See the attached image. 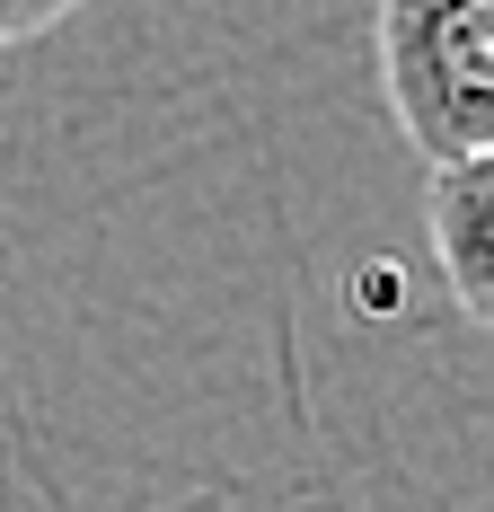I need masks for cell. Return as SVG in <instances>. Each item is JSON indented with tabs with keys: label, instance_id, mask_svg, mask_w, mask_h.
<instances>
[{
	"label": "cell",
	"instance_id": "1",
	"mask_svg": "<svg viewBox=\"0 0 494 512\" xmlns=\"http://www.w3.org/2000/svg\"><path fill=\"white\" fill-rule=\"evenodd\" d=\"M380 98L424 168L494 159V0H380Z\"/></svg>",
	"mask_w": 494,
	"mask_h": 512
},
{
	"label": "cell",
	"instance_id": "2",
	"mask_svg": "<svg viewBox=\"0 0 494 512\" xmlns=\"http://www.w3.org/2000/svg\"><path fill=\"white\" fill-rule=\"evenodd\" d=\"M424 230L468 318H494V159L424 168Z\"/></svg>",
	"mask_w": 494,
	"mask_h": 512
},
{
	"label": "cell",
	"instance_id": "3",
	"mask_svg": "<svg viewBox=\"0 0 494 512\" xmlns=\"http://www.w3.org/2000/svg\"><path fill=\"white\" fill-rule=\"evenodd\" d=\"M89 0H0V53L36 45V36H53V27H71Z\"/></svg>",
	"mask_w": 494,
	"mask_h": 512
}]
</instances>
